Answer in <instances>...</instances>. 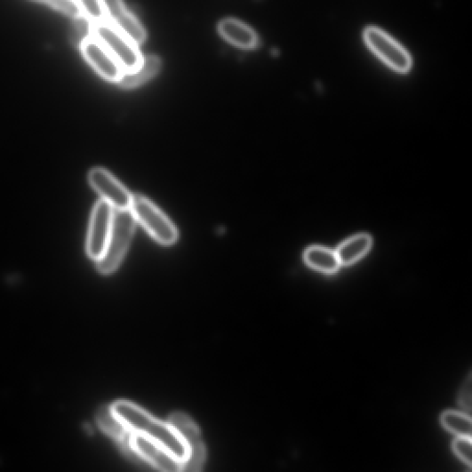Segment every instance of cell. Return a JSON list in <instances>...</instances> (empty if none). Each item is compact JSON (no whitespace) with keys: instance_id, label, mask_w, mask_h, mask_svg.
<instances>
[{"instance_id":"obj_15","label":"cell","mask_w":472,"mask_h":472,"mask_svg":"<svg viewBox=\"0 0 472 472\" xmlns=\"http://www.w3.org/2000/svg\"><path fill=\"white\" fill-rule=\"evenodd\" d=\"M372 240L368 235H358L342 243L336 252L341 266H351L371 250Z\"/></svg>"},{"instance_id":"obj_9","label":"cell","mask_w":472,"mask_h":472,"mask_svg":"<svg viewBox=\"0 0 472 472\" xmlns=\"http://www.w3.org/2000/svg\"><path fill=\"white\" fill-rule=\"evenodd\" d=\"M91 187L116 211L129 210L133 195L107 169L95 167L88 175Z\"/></svg>"},{"instance_id":"obj_11","label":"cell","mask_w":472,"mask_h":472,"mask_svg":"<svg viewBox=\"0 0 472 472\" xmlns=\"http://www.w3.org/2000/svg\"><path fill=\"white\" fill-rule=\"evenodd\" d=\"M80 48L86 61L99 76L108 82L117 84L123 69L100 42L92 36Z\"/></svg>"},{"instance_id":"obj_13","label":"cell","mask_w":472,"mask_h":472,"mask_svg":"<svg viewBox=\"0 0 472 472\" xmlns=\"http://www.w3.org/2000/svg\"><path fill=\"white\" fill-rule=\"evenodd\" d=\"M218 32L220 36L229 44L251 51L259 44V37L256 32L244 22L228 18L222 20L218 26Z\"/></svg>"},{"instance_id":"obj_20","label":"cell","mask_w":472,"mask_h":472,"mask_svg":"<svg viewBox=\"0 0 472 472\" xmlns=\"http://www.w3.org/2000/svg\"><path fill=\"white\" fill-rule=\"evenodd\" d=\"M73 18L76 19L83 15L77 0H35Z\"/></svg>"},{"instance_id":"obj_6","label":"cell","mask_w":472,"mask_h":472,"mask_svg":"<svg viewBox=\"0 0 472 472\" xmlns=\"http://www.w3.org/2000/svg\"><path fill=\"white\" fill-rule=\"evenodd\" d=\"M364 37L371 51L395 71L406 73L411 69L412 59L408 52L386 33L376 28H369Z\"/></svg>"},{"instance_id":"obj_14","label":"cell","mask_w":472,"mask_h":472,"mask_svg":"<svg viewBox=\"0 0 472 472\" xmlns=\"http://www.w3.org/2000/svg\"><path fill=\"white\" fill-rule=\"evenodd\" d=\"M162 60L155 55H148L142 58L140 66L127 72H123L121 78L117 82L119 87L123 89H135L154 79L160 72Z\"/></svg>"},{"instance_id":"obj_10","label":"cell","mask_w":472,"mask_h":472,"mask_svg":"<svg viewBox=\"0 0 472 472\" xmlns=\"http://www.w3.org/2000/svg\"><path fill=\"white\" fill-rule=\"evenodd\" d=\"M107 21L134 44L146 41L147 33L139 20L127 9L122 0H102Z\"/></svg>"},{"instance_id":"obj_7","label":"cell","mask_w":472,"mask_h":472,"mask_svg":"<svg viewBox=\"0 0 472 472\" xmlns=\"http://www.w3.org/2000/svg\"><path fill=\"white\" fill-rule=\"evenodd\" d=\"M116 210L103 200L99 201L92 212L86 252L90 259L98 260L103 255L112 230Z\"/></svg>"},{"instance_id":"obj_1","label":"cell","mask_w":472,"mask_h":472,"mask_svg":"<svg viewBox=\"0 0 472 472\" xmlns=\"http://www.w3.org/2000/svg\"><path fill=\"white\" fill-rule=\"evenodd\" d=\"M111 406L116 415L132 433L162 444L173 456L185 463L188 455L186 445L168 421L164 422L155 418L131 402L118 401Z\"/></svg>"},{"instance_id":"obj_16","label":"cell","mask_w":472,"mask_h":472,"mask_svg":"<svg viewBox=\"0 0 472 472\" xmlns=\"http://www.w3.org/2000/svg\"><path fill=\"white\" fill-rule=\"evenodd\" d=\"M304 259L310 268L325 275H333L341 266L336 252L321 246L308 248Z\"/></svg>"},{"instance_id":"obj_4","label":"cell","mask_w":472,"mask_h":472,"mask_svg":"<svg viewBox=\"0 0 472 472\" xmlns=\"http://www.w3.org/2000/svg\"><path fill=\"white\" fill-rule=\"evenodd\" d=\"M92 36L108 49L123 72L132 71L141 63L143 56L139 45L121 34L107 20L94 24Z\"/></svg>"},{"instance_id":"obj_17","label":"cell","mask_w":472,"mask_h":472,"mask_svg":"<svg viewBox=\"0 0 472 472\" xmlns=\"http://www.w3.org/2000/svg\"><path fill=\"white\" fill-rule=\"evenodd\" d=\"M441 422L446 430L457 436L471 437V418L466 413L455 411L445 412L441 416Z\"/></svg>"},{"instance_id":"obj_5","label":"cell","mask_w":472,"mask_h":472,"mask_svg":"<svg viewBox=\"0 0 472 472\" xmlns=\"http://www.w3.org/2000/svg\"><path fill=\"white\" fill-rule=\"evenodd\" d=\"M168 422L186 445L188 455L183 471H202L205 466L207 452L200 429L193 420L183 412L172 413Z\"/></svg>"},{"instance_id":"obj_12","label":"cell","mask_w":472,"mask_h":472,"mask_svg":"<svg viewBox=\"0 0 472 472\" xmlns=\"http://www.w3.org/2000/svg\"><path fill=\"white\" fill-rule=\"evenodd\" d=\"M97 422L104 433L116 442L124 453L134 461L140 463L132 446L133 433L116 415L112 406H105L99 410Z\"/></svg>"},{"instance_id":"obj_2","label":"cell","mask_w":472,"mask_h":472,"mask_svg":"<svg viewBox=\"0 0 472 472\" xmlns=\"http://www.w3.org/2000/svg\"><path fill=\"white\" fill-rule=\"evenodd\" d=\"M136 225L137 221L130 209L115 212L106 250L101 258L95 261L98 271L102 275H112L125 259L134 236Z\"/></svg>"},{"instance_id":"obj_3","label":"cell","mask_w":472,"mask_h":472,"mask_svg":"<svg viewBox=\"0 0 472 472\" xmlns=\"http://www.w3.org/2000/svg\"><path fill=\"white\" fill-rule=\"evenodd\" d=\"M132 211L136 221L162 245H172L179 240V230L173 222L148 198L133 195Z\"/></svg>"},{"instance_id":"obj_19","label":"cell","mask_w":472,"mask_h":472,"mask_svg":"<svg viewBox=\"0 0 472 472\" xmlns=\"http://www.w3.org/2000/svg\"><path fill=\"white\" fill-rule=\"evenodd\" d=\"M83 15L97 24L107 20L102 0H77Z\"/></svg>"},{"instance_id":"obj_18","label":"cell","mask_w":472,"mask_h":472,"mask_svg":"<svg viewBox=\"0 0 472 472\" xmlns=\"http://www.w3.org/2000/svg\"><path fill=\"white\" fill-rule=\"evenodd\" d=\"M94 23L84 15L74 19L71 38L74 44L81 45L92 36Z\"/></svg>"},{"instance_id":"obj_8","label":"cell","mask_w":472,"mask_h":472,"mask_svg":"<svg viewBox=\"0 0 472 472\" xmlns=\"http://www.w3.org/2000/svg\"><path fill=\"white\" fill-rule=\"evenodd\" d=\"M132 446L140 464L168 472L184 469V461L173 456L165 447L150 438L133 433Z\"/></svg>"},{"instance_id":"obj_21","label":"cell","mask_w":472,"mask_h":472,"mask_svg":"<svg viewBox=\"0 0 472 472\" xmlns=\"http://www.w3.org/2000/svg\"><path fill=\"white\" fill-rule=\"evenodd\" d=\"M453 451L456 455L468 466L472 462L471 437L458 436L453 442Z\"/></svg>"},{"instance_id":"obj_22","label":"cell","mask_w":472,"mask_h":472,"mask_svg":"<svg viewBox=\"0 0 472 472\" xmlns=\"http://www.w3.org/2000/svg\"><path fill=\"white\" fill-rule=\"evenodd\" d=\"M459 404L468 413L471 412L472 404V381L469 374L462 385L459 394Z\"/></svg>"}]
</instances>
